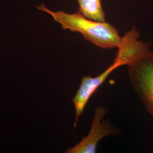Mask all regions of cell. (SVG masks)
I'll list each match as a JSON object with an SVG mask.
<instances>
[{"label": "cell", "instance_id": "cell-1", "mask_svg": "<svg viewBox=\"0 0 153 153\" xmlns=\"http://www.w3.org/2000/svg\"><path fill=\"white\" fill-rule=\"evenodd\" d=\"M36 8L49 14L63 29L80 33L86 41L98 47L103 49L118 48L121 43L122 37L116 28L109 23L90 19L79 11L68 14L62 11H52L43 4L36 6Z\"/></svg>", "mask_w": 153, "mask_h": 153}, {"label": "cell", "instance_id": "cell-2", "mask_svg": "<svg viewBox=\"0 0 153 153\" xmlns=\"http://www.w3.org/2000/svg\"><path fill=\"white\" fill-rule=\"evenodd\" d=\"M132 86L153 117V53L128 66Z\"/></svg>", "mask_w": 153, "mask_h": 153}, {"label": "cell", "instance_id": "cell-3", "mask_svg": "<svg viewBox=\"0 0 153 153\" xmlns=\"http://www.w3.org/2000/svg\"><path fill=\"white\" fill-rule=\"evenodd\" d=\"M107 112L106 107L99 106L95 109L90 131L86 137L74 146L69 148L67 153H94L99 141L104 137L119 133V129L113 127L107 121L103 120Z\"/></svg>", "mask_w": 153, "mask_h": 153}, {"label": "cell", "instance_id": "cell-4", "mask_svg": "<svg viewBox=\"0 0 153 153\" xmlns=\"http://www.w3.org/2000/svg\"><path fill=\"white\" fill-rule=\"evenodd\" d=\"M122 66H124V62L120 60L115 58L112 64L98 76L95 77L89 76H82L79 88L74 97L72 99L76 110V117L74 123V129L76 128L78 119L83 114L91 97L113 71Z\"/></svg>", "mask_w": 153, "mask_h": 153}, {"label": "cell", "instance_id": "cell-5", "mask_svg": "<svg viewBox=\"0 0 153 153\" xmlns=\"http://www.w3.org/2000/svg\"><path fill=\"white\" fill-rule=\"evenodd\" d=\"M79 10L83 16L99 22H105L102 0H76Z\"/></svg>", "mask_w": 153, "mask_h": 153}]
</instances>
